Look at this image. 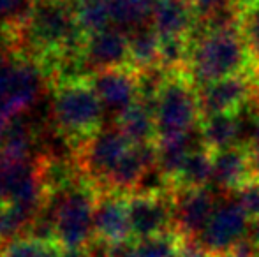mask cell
Returning <instances> with one entry per match:
<instances>
[{
	"label": "cell",
	"mask_w": 259,
	"mask_h": 257,
	"mask_svg": "<svg viewBox=\"0 0 259 257\" xmlns=\"http://www.w3.org/2000/svg\"><path fill=\"white\" fill-rule=\"evenodd\" d=\"M83 60L92 72L131 65L127 32L116 27H108L89 35L83 46Z\"/></svg>",
	"instance_id": "12"
},
{
	"label": "cell",
	"mask_w": 259,
	"mask_h": 257,
	"mask_svg": "<svg viewBox=\"0 0 259 257\" xmlns=\"http://www.w3.org/2000/svg\"><path fill=\"white\" fill-rule=\"evenodd\" d=\"M235 201L245 210V213L250 217V220L259 219V178H252L233 192Z\"/></svg>",
	"instance_id": "29"
},
{
	"label": "cell",
	"mask_w": 259,
	"mask_h": 257,
	"mask_svg": "<svg viewBox=\"0 0 259 257\" xmlns=\"http://www.w3.org/2000/svg\"><path fill=\"white\" fill-rule=\"evenodd\" d=\"M199 130H201L203 143L210 151H219L240 144L238 113H219L203 117Z\"/></svg>",
	"instance_id": "18"
},
{
	"label": "cell",
	"mask_w": 259,
	"mask_h": 257,
	"mask_svg": "<svg viewBox=\"0 0 259 257\" xmlns=\"http://www.w3.org/2000/svg\"><path fill=\"white\" fill-rule=\"evenodd\" d=\"M35 217L37 213L16 202H2L0 204V243L6 245L16 238L25 236V231H30Z\"/></svg>",
	"instance_id": "23"
},
{
	"label": "cell",
	"mask_w": 259,
	"mask_h": 257,
	"mask_svg": "<svg viewBox=\"0 0 259 257\" xmlns=\"http://www.w3.org/2000/svg\"><path fill=\"white\" fill-rule=\"evenodd\" d=\"M133 144L116 127L97 130L78 146V164L83 175L92 180L103 192L108 178Z\"/></svg>",
	"instance_id": "7"
},
{
	"label": "cell",
	"mask_w": 259,
	"mask_h": 257,
	"mask_svg": "<svg viewBox=\"0 0 259 257\" xmlns=\"http://www.w3.org/2000/svg\"><path fill=\"white\" fill-rule=\"evenodd\" d=\"M106 4L113 27L131 32L150 23L155 0H106Z\"/></svg>",
	"instance_id": "21"
},
{
	"label": "cell",
	"mask_w": 259,
	"mask_h": 257,
	"mask_svg": "<svg viewBox=\"0 0 259 257\" xmlns=\"http://www.w3.org/2000/svg\"><path fill=\"white\" fill-rule=\"evenodd\" d=\"M129 219L133 240H147L171 233L175 226L173 192L169 194H131Z\"/></svg>",
	"instance_id": "9"
},
{
	"label": "cell",
	"mask_w": 259,
	"mask_h": 257,
	"mask_svg": "<svg viewBox=\"0 0 259 257\" xmlns=\"http://www.w3.org/2000/svg\"><path fill=\"white\" fill-rule=\"evenodd\" d=\"M252 67V59L240 30L192 32L185 74L196 88L242 74Z\"/></svg>",
	"instance_id": "2"
},
{
	"label": "cell",
	"mask_w": 259,
	"mask_h": 257,
	"mask_svg": "<svg viewBox=\"0 0 259 257\" xmlns=\"http://www.w3.org/2000/svg\"><path fill=\"white\" fill-rule=\"evenodd\" d=\"M60 254L62 248L57 241L41 240L30 234L16 238L0 248V257H58Z\"/></svg>",
	"instance_id": "25"
},
{
	"label": "cell",
	"mask_w": 259,
	"mask_h": 257,
	"mask_svg": "<svg viewBox=\"0 0 259 257\" xmlns=\"http://www.w3.org/2000/svg\"><path fill=\"white\" fill-rule=\"evenodd\" d=\"M155 143H157V169L169 180L171 187H173V180L177 178L180 169L184 168L189 155L198 150V148L205 146L199 127L187 134H180V136L159 137Z\"/></svg>",
	"instance_id": "16"
},
{
	"label": "cell",
	"mask_w": 259,
	"mask_h": 257,
	"mask_svg": "<svg viewBox=\"0 0 259 257\" xmlns=\"http://www.w3.org/2000/svg\"><path fill=\"white\" fill-rule=\"evenodd\" d=\"M211 178H213L211 151L206 146L198 148V150L189 155L184 168L180 169L178 176L173 180V192L175 190L210 187Z\"/></svg>",
	"instance_id": "19"
},
{
	"label": "cell",
	"mask_w": 259,
	"mask_h": 257,
	"mask_svg": "<svg viewBox=\"0 0 259 257\" xmlns=\"http://www.w3.org/2000/svg\"><path fill=\"white\" fill-rule=\"evenodd\" d=\"M219 201L210 187L185 189L173 192L175 233L184 240H194L205 229Z\"/></svg>",
	"instance_id": "10"
},
{
	"label": "cell",
	"mask_w": 259,
	"mask_h": 257,
	"mask_svg": "<svg viewBox=\"0 0 259 257\" xmlns=\"http://www.w3.org/2000/svg\"><path fill=\"white\" fill-rule=\"evenodd\" d=\"M58 2H71V0H58Z\"/></svg>",
	"instance_id": "34"
},
{
	"label": "cell",
	"mask_w": 259,
	"mask_h": 257,
	"mask_svg": "<svg viewBox=\"0 0 259 257\" xmlns=\"http://www.w3.org/2000/svg\"><path fill=\"white\" fill-rule=\"evenodd\" d=\"M157 139L187 134L201 124L199 93L185 71L169 72L154 106Z\"/></svg>",
	"instance_id": "6"
},
{
	"label": "cell",
	"mask_w": 259,
	"mask_h": 257,
	"mask_svg": "<svg viewBox=\"0 0 259 257\" xmlns=\"http://www.w3.org/2000/svg\"><path fill=\"white\" fill-rule=\"evenodd\" d=\"M211 162H213L211 185L226 194H233L254 178L249 148L242 144L211 151Z\"/></svg>",
	"instance_id": "14"
},
{
	"label": "cell",
	"mask_w": 259,
	"mask_h": 257,
	"mask_svg": "<svg viewBox=\"0 0 259 257\" xmlns=\"http://www.w3.org/2000/svg\"><path fill=\"white\" fill-rule=\"evenodd\" d=\"M257 102H259V99H257Z\"/></svg>",
	"instance_id": "35"
},
{
	"label": "cell",
	"mask_w": 259,
	"mask_h": 257,
	"mask_svg": "<svg viewBox=\"0 0 259 257\" xmlns=\"http://www.w3.org/2000/svg\"><path fill=\"white\" fill-rule=\"evenodd\" d=\"M58 257H90L87 250H62Z\"/></svg>",
	"instance_id": "33"
},
{
	"label": "cell",
	"mask_w": 259,
	"mask_h": 257,
	"mask_svg": "<svg viewBox=\"0 0 259 257\" xmlns=\"http://www.w3.org/2000/svg\"><path fill=\"white\" fill-rule=\"evenodd\" d=\"M240 32H242L254 67L259 69V4L242 13Z\"/></svg>",
	"instance_id": "27"
},
{
	"label": "cell",
	"mask_w": 259,
	"mask_h": 257,
	"mask_svg": "<svg viewBox=\"0 0 259 257\" xmlns=\"http://www.w3.org/2000/svg\"><path fill=\"white\" fill-rule=\"evenodd\" d=\"M99 195L96 183L83 176L64 192L48 199L46 206L52 212L55 241L62 250H85L94 241V217Z\"/></svg>",
	"instance_id": "3"
},
{
	"label": "cell",
	"mask_w": 259,
	"mask_h": 257,
	"mask_svg": "<svg viewBox=\"0 0 259 257\" xmlns=\"http://www.w3.org/2000/svg\"><path fill=\"white\" fill-rule=\"evenodd\" d=\"M35 0H0V23L20 30L27 21Z\"/></svg>",
	"instance_id": "28"
},
{
	"label": "cell",
	"mask_w": 259,
	"mask_h": 257,
	"mask_svg": "<svg viewBox=\"0 0 259 257\" xmlns=\"http://www.w3.org/2000/svg\"><path fill=\"white\" fill-rule=\"evenodd\" d=\"M96 240L108 245L133 240L127 195L116 192H101L94 217Z\"/></svg>",
	"instance_id": "13"
},
{
	"label": "cell",
	"mask_w": 259,
	"mask_h": 257,
	"mask_svg": "<svg viewBox=\"0 0 259 257\" xmlns=\"http://www.w3.org/2000/svg\"><path fill=\"white\" fill-rule=\"evenodd\" d=\"M127 35H129L131 65L136 71H145L159 65L160 35L150 23L127 32Z\"/></svg>",
	"instance_id": "20"
},
{
	"label": "cell",
	"mask_w": 259,
	"mask_h": 257,
	"mask_svg": "<svg viewBox=\"0 0 259 257\" xmlns=\"http://www.w3.org/2000/svg\"><path fill=\"white\" fill-rule=\"evenodd\" d=\"M150 25L164 37H189L191 39L198 18L191 6V0H155Z\"/></svg>",
	"instance_id": "15"
},
{
	"label": "cell",
	"mask_w": 259,
	"mask_h": 257,
	"mask_svg": "<svg viewBox=\"0 0 259 257\" xmlns=\"http://www.w3.org/2000/svg\"><path fill=\"white\" fill-rule=\"evenodd\" d=\"M104 106L89 78L60 83L55 90L52 115L58 132L76 148L103 129Z\"/></svg>",
	"instance_id": "4"
},
{
	"label": "cell",
	"mask_w": 259,
	"mask_h": 257,
	"mask_svg": "<svg viewBox=\"0 0 259 257\" xmlns=\"http://www.w3.org/2000/svg\"><path fill=\"white\" fill-rule=\"evenodd\" d=\"M249 243L252 245V248L256 250V254H257V257H259V219L250 220Z\"/></svg>",
	"instance_id": "32"
},
{
	"label": "cell",
	"mask_w": 259,
	"mask_h": 257,
	"mask_svg": "<svg viewBox=\"0 0 259 257\" xmlns=\"http://www.w3.org/2000/svg\"><path fill=\"white\" fill-rule=\"evenodd\" d=\"M48 81L42 64L23 52H0V115L7 120L30 110Z\"/></svg>",
	"instance_id": "5"
},
{
	"label": "cell",
	"mask_w": 259,
	"mask_h": 257,
	"mask_svg": "<svg viewBox=\"0 0 259 257\" xmlns=\"http://www.w3.org/2000/svg\"><path fill=\"white\" fill-rule=\"evenodd\" d=\"M35 146V134L20 117L9 120L0 144V157L11 162H28Z\"/></svg>",
	"instance_id": "22"
},
{
	"label": "cell",
	"mask_w": 259,
	"mask_h": 257,
	"mask_svg": "<svg viewBox=\"0 0 259 257\" xmlns=\"http://www.w3.org/2000/svg\"><path fill=\"white\" fill-rule=\"evenodd\" d=\"M20 41L27 42L32 57L50 74L60 60L81 55L87 35L67 2L35 0L27 21L20 28Z\"/></svg>",
	"instance_id": "1"
},
{
	"label": "cell",
	"mask_w": 259,
	"mask_h": 257,
	"mask_svg": "<svg viewBox=\"0 0 259 257\" xmlns=\"http://www.w3.org/2000/svg\"><path fill=\"white\" fill-rule=\"evenodd\" d=\"M233 0H191V6L194 9V14L198 18V21H206L208 18H211L215 13L222 11L224 7L231 6Z\"/></svg>",
	"instance_id": "30"
},
{
	"label": "cell",
	"mask_w": 259,
	"mask_h": 257,
	"mask_svg": "<svg viewBox=\"0 0 259 257\" xmlns=\"http://www.w3.org/2000/svg\"><path fill=\"white\" fill-rule=\"evenodd\" d=\"M13 162L0 157V204L7 201V178H9V169Z\"/></svg>",
	"instance_id": "31"
},
{
	"label": "cell",
	"mask_w": 259,
	"mask_h": 257,
	"mask_svg": "<svg viewBox=\"0 0 259 257\" xmlns=\"http://www.w3.org/2000/svg\"><path fill=\"white\" fill-rule=\"evenodd\" d=\"M89 83L103 102L104 111L115 117L138 100V71L131 65L96 71L89 76Z\"/></svg>",
	"instance_id": "11"
},
{
	"label": "cell",
	"mask_w": 259,
	"mask_h": 257,
	"mask_svg": "<svg viewBox=\"0 0 259 257\" xmlns=\"http://www.w3.org/2000/svg\"><path fill=\"white\" fill-rule=\"evenodd\" d=\"M72 9H74L76 21L87 37L111 25L106 0H74Z\"/></svg>",
	"instance_id": "24"
},
{
	"label": "cell",
	"mask_w": 259,
	"mask_h": 257,
	"mask_svg": "<svg viewBox=\"0 0 259 257\" xmlns=\"http://www.w3.org/2000/svg\"><path fill=\"white\" fill-rule=\"evenodd\" d=\"M115 127L134 144L157 141L154 110L141 100H136L133 106H129L118 117H115Z\"/></svg>",
	"instance_id": "17"
},
{
	"label": "cell",
	"mask_w": 259,
	"mask_h": 257,
	"mask_svg": "<svg viewBox=\"0 0 259 257\" xmlns=\"http://www.w3.org/2000/svg\"><path fill=\"white\" fill-rule=\"evenodd\" d=\"M250 217L235 201L219 202L205 229L194 238L208 255H224L249 240Z\"/></svg>",
	"instance_id": "8"
},
{
	"label": "cell",
	"mask_w": 259,
	"mask_h": 257,
	"mask_svg": "<svg viewBox=\"0 0 259 257\" xmlns=\"http://www.w3.org/2000/svg\"><path fill=\"white\" fill-rule=\"evenodd\" d=\"M182 238L175 231L160 236L134 240V257H178Z\"/></svg>",
	"instance_id": "26"
}]
</instances>
